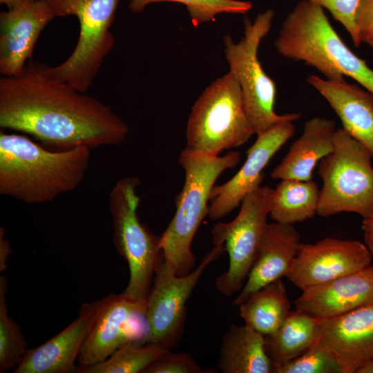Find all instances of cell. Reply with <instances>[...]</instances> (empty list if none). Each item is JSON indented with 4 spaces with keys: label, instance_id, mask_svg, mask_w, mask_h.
Returning a JSON list of instances; mask_svg holds the SVG:
<instances>
[{
    "label": "cell",
    "instance_id": "cell-1",
    "mask_svg": "<svg viewBox=\"0 0 373 373\" xmlns=\"http://www.w3.org/2000/svg\"><path fill=\"white\" fill-rule=\"evenodd\" d=\"M29 59L22 71L0 78V126L26 133L55 151L124 143L126 122L96 97L50 77Z\"/></svg>",
    "mask_w": 373,
    "mask_h": 373
},
{
    "label": "cell",
    "instance_id": "cell-2",
    "mask_svg": "<svg viewBox=\"0 0 373 373\" xmlns=\"http://www.w3.org/2000/svg\"><path fill=\"white\" fill-rule=\"evenodd\" d=\"M90 151H52L25 135L1 131L0 194L30 204L52 201L81 184Z\"/></svg>",
    "mask_w": 373,
    "mask_h": 373
},
{
    "label": "cell",
    "instance_id": "cell-3",
    "mask_svg": "<svg viewBox=\"0 0 373 373\" xmlns=\"http://www.w3.org/2000/svg\"><path fill=\"white\" fill-rule=\"evenodd\" d=\"M275 48L283 57L303 61L327 79L348 76L373 93V70L356 56L329 23L321 7L301 0L285 19Z\"/></svg>",
    "mask_w": 373,
    "mask_h": 373
},
{
    "label": "cell",
    "instance_id": "cell-4",
    "mask_svg": "<svg viewBox=\"0 0 373 373\" xmlns=\"http://www.w3.org/2000/svg\"><path fill=\"white\" fill-rule=\"evenodd\" d=\"M240 160V154L236 151L222 156L197 153L186 148L181 151L178 162L184 171V182L175 198L174 216L160 236L163 258L178 276L194 269L195 256L191 245L202 221L208 216V202L216 180Z\"/></svg>",
    "mask_w": 373,
    "mask_h": 373
},
{
    "label": "cell",
    "instance_id": "cell-5",
    "mask_svg": "<svg viewBox=\"0 0 373 373\" xmlns=\"http://www.w3.org/2000/svg\"><path fill=\"white\" fill-rule=\"evenodd\" d=\"M240 85L232 73L211 83L192 106L186 128V149L219 155L237 148L254 135Z\"/></svg>",
    "mask_w": 373,
    "mask_h": 373
},
{
    "label": "cell",
    "instance_id": "cell-6",
    "mask_svg": "<svg viewBox=\"0 0 373 373\" xmlns=\"http://www.w3.org/2000/svg\"><path fill=\"white\" fill-rule=\"evenodd\" d=\"M372 159L363 144L343 128L336 129L334 150L318 166L323 181L318 215L350 212L364 218L373 211Z\"/></svg>",
    "mask_w": 373,
    "mask_h": 373
},
{
    "label": "cell",
    "instance_id": "cell-7",
    "mask_svg": "<svg viewBox=\"0 0 373 373\" xmlns=\"http://www.w3.org/2000/svg\"><path fill=\"white\" fill-rule=\"evenodd\" d=\"M55 17L75 16L79 23L77 43L61 64L46 71L54 79L86 92L115 39L111 32L121 0H44Z\"/></svg>",
    "mask_w": 373,
    "mask_h": 373
},
{
    "label": "cell",
    "instance_id": "cell-8",
    "mask_svg": "<svg viewBox=\"0 0 373 373\" xmlns=\"http://www.w3.org/2000/svg\"><path fill=\"white\" fill-rule=\"evenodd\" d=\"M274 17V10L269 9L258 14L254 22L246 17L244 35L238 42L235 43L229 35L223 38L229 72L240 85L248 117L257 135L278 123L295 122L301 117L298 113L278 115L274 111L276 86L258 57L259 46L270 31Z\"/></svg>",
    "mask_w": 373,
    "mask_h": 373
},
{
    "label": "cell",
    "instance_id": "cell-9",
    "mask_svg": "<svg viewBox=\"0 0 373 373\" xmlns=\"http://www.w3.org/2000/svg\"><path fill=\"white\" fill-rule=\"evenodd\" d=\"M140 184L136 176L119 180L109 193L108 207L115 246L129 267V280L123 293L135 299H146L163 255L160 237L150 231L138 217Z\"/></svg>",
    "mask_w": 373,
    "mask_h": 373
},
{
    "label": "cell",
    "instance_id": "cell-10",
    "mask_svg": "<svg viewBox=\"0 0 373 373\" xmlns=\"http://www.w3.org/2000/svg\"><path fill=\"white\" fill-rule=\"evenodd\" d=\"M274 189L260 186L242 201L237 216L211 229L214 246L222 245L229 255L227 271L217 277L216 289L230 296L239 293L256 260L268 224Z\"/></svg>",
    "mask_w": 373,
    "mask_h": 373
},
{
    "label": "cell",
    "instance_id": "cell-11",
    "mask_svg": "<svg viewBox=\"0 0 373 373\" xmlns=\"http://www.w3.org/2000/svg\"><path fill=\"white\" fill-rule=\"evenodd\" d=\"M214 246L198 267L184 276H178L164 258L158 264L146 298V343L160 344L171 350L182 336L186 316V303L206 268L224 251Z\"/></svg>",
    "mask_w": 373,
    "mask_h": 373
},
{
    "label": "cell",
    "instance_id": "cell-12",
    "mask_svg": "<svg viewBox=\"0 0 373 373\" xmlns=\"http://www.w3.org/2000/svg\"><path fill=\"white\" fill-rule=\"evenodd\" d=\"M146 299H135L124 293L97 300L78 356L79 365L102 362L127 343H146Z\"/></svg>",
    "mask_w": 373,
    "mask_h": 373
},
{
    "label": "cell",
    "instance_id": "cell-13",
    "mask_svg": "<svg viewBox=\"0 0 373 373\" xmlns=\"http://www.w3.org/2000/svg\"><path fill=\"white\" fill-rule=\"evenodd\" d=\"M372 255L358 240L327 237L300 244L286 278L303 291L355 273L371 265Z\"/></svg>",
    "mask_w": 373,
    "mask_h": 373
},
{
    "label": "cell",
    "instance_id": "cell-14",
    "mask_svg": "<svg viewBox=\"0 0 373 373\" xmlns=\"http://www.w3.org/2000/svg\"><path fill=\"white\" fill-rule=\"evenodd\" d=\"M292 121H283L257 135L246 151L247 158L239 171L225 183L211 190L208 216L218 220L238 207L251 192L261 186L262 172L273 156L294 135Z\"/></svg>",
    "mask_w": 373,
    "mask_h": 373
},
{
    "label": "cell",
    "instance_id": "cell-15",
    "mask_svg": "<svg viewBox=\"0 0 373 373\" xmlns=\"http://www.w3.org/2000/svg\"><path fill=\"white\" fill-rule=\"evenodd\" d=\"M55 17L44 0H36L0 13V73L19 74L32 59L37 41Z\"/></svg>",
    "mask_w": 373,
    "mask_h": 373
},
{
    "label": "cell",
    "instance_id": "cell-16",
    "mask_svg": "<svg viewBox=\"0 0 373 373\" xmlns=\"http://www.w3.org/2000/svg\"><path fill=\"white\" fill-rule=\"evenodd\" d=\"M373 303V265L303 291L295 309L319 319L337 317Z\"/></svg>",
    "mask_w": 373,
    "mask_h": 373
},
{
    "label": "cell",
    "instance_id": "cell-17",
    "mask_svg": "<svg viewBox=\"0 0 373 373\" xmlns=\"http://www.w3.org/2000/svg\"><path fill=\"white\" fill-rule=\"evenodd\" d=\"M320 342L335 355L343 373H356L373 357V303L320 319Z\"/></svg>",
    "mask_w": 373,
    "mask_h": 373
},
{
    "label": "cell",
    "instance_id": "cell-18",
    "mask_svg": "<svg viewBox=\"0 0 373 373\" xmlns=\"http://www.w3.org/2000/svg\"><path fill=\"white\" fill-rule=\"evenodd\" d=\"M301 244L292 224L268 223L247 280L233 305L239 306L255 291L287 276Z\"/></svg>",
    "mask_w": 373,
    "mask_h": 373
},
{
    "label": "cell",
    "instance_id": "cell-19",
    "mask_svg": "<svg viewBox=\"0 0 373 373\" xmlns=\"http://www.w3.org/2000/svg\"><path fill=\"white\" fill-rule=\"evenodd\" d=\"M97 301L84 303L77 318L52 338L31 350L15 373H76L75 365L95 312Z\"/></svg>",
    "mask_w": 373,
    "mask_h": 373
},
{
    "label": "cell",
    "instance_id": "cell-20",
    "mask_svg": "<svg viewBox=\"0 0 373 373\" xmlns=\"http://www.w3.org/2000/svg\"><path fill=\"white\" fill-rule=\"evenodd\" d=\"M307 82L328 102L343 128L373 155V93L345 80L323 79L311 75Z\"/></svg>",
    "mask_w": 373,
    "mask_h": 373
},
{
    "label": "cell",
    "instance_id": "cell-21",
    "mask_svg": "<svg viewBox=\"0 0 373 373\" xmlns=\"http://www.w3.org/2000/svg\"><path fill=\"white\" fill-rule=\"evenodd\" d=\"M334 120L314 117L307 120L300 137L290 146L280 162L272 170L275 180H312L313 171L334 148Z\"/></svg>",
    "mask_w": 373,
    "mask_h": 373
},
{
    "label": "cell",
    "instance_id": "cell-22",
    "mask_svg": "<svg viewBox=\"0 0 373 373\" xmlns=\"http://www.w3.org/2000/svg\"><path fill=\"white\" fill-rule=\"evenodd\" d=\"M218 367L223 373L274 372L265 336L246 324L231 325L222 340Z\"/></svg>",
    "mask_w": 373,
    "mask_h": 373
},
{
    "label": "cell",
    "instance_id": "cell-23",
    "mask_svg": "<svg viewBox=\"0 0 373 373\" xmlns=\"http://www.w3.org/2000/svg\"><path fill=\"white\" fill-rule=\"evenodd\" d=\"M265 349L276 368L299 356L321 339L320 319L291 310L273 334L265 336Z\"/></svg>",
    "mask_w": 373,
    "mask_h": 373
},
{
    "label": "cell",
    "instance_id": "cell-24",
    "mask_svg": "<svg viewBox=\"0 0 373 373\" xmlns=\"http://www.w3.org/2000/svg\"><path fill=\"white\" fill-rule=\"evenodd\" d=\"M239 307L245 324L264 336L276 332L291 311L288 292L281 279L253 293Z\"/></svg>",
    "mask_w": 373,
    "mask_h": 373
},
{
    "label": "cell",
    "instance_id": "cell-25",
    "mask_svg": "<svg viewBox=\"0 0 373 373\" xmlns=\"http://www.w3.org/2000/svg\"><path fill=\"white\" fill-rule=\"evenodd\" d=\"M320 189L313 180H281L274 189L269 216L275 222L294 224L317 214Z\"/></svg>",
    "mask_w": 373,
    "mask_h": 373
},
{
    "label": "cell",
    "instance_id": "cell-26",
    "mask_svg": "<svg viewBox=\"0 0 373 373\" xmlns=\"http://www.w3.org/2000/svg\"><path fill=\"white\" fill-rule=\"evenodd\" d=\"M170 351L155 343H127L102 362L78 365L76 373H143L151 364Z\"/></svg>",
    "mask_w": 373,
    "mask_h": 373
},
{
    "label": "cell",
    "instance_id": "cell-27",
    "mask_svg": "<svg viewBox=\"0 0 373 373\" xmlns=\"http://www.w3.org/2000/svg\"><path fill=\"white\" fill-rule=\"evenodd\" d=\"M8 282L0 276V372L16 367L27 353L28 343L19 325L8 314Z\"/></svg>",
    "mask_w": 373,
    "mask_h": 373
},
{
    "label": "cell",
    "instance_id": "cell-28",
    "mask_svg": "<svg viewBox=\"0 0 373 373\" xmlns=\"http://www.w3.org/2000/svg\"><path fill=\"white\" fill-rule=\"evenodd\" d=\"M169 1L184 5L194 26L213 21L220 14H245L253 5L240 0H131L128 8L134 13L142 12L153 3Z\"/></svg>",
    "mask_w": 373,
    "mask_h": 373
},
{
    "label": "cell",
    "instance_id": "cell-29",
    "mask_svg": "<svg viewBox=\"0 0 373 373\" xmlns=\"http://www.w3.org/2000/svg\"><path fill=\"white\" fill-rule=\"evenodd\" d=\"M274 373H343L335 355L319 341L296 358L276 368Z\"/></svg>",
    "mask_w": 373,
    "mask_h": 373
},
{
    "label": "cell",
    "instance_id": "cell-30",
    "mask_svg": "<svg viewBox=\"0 0 373 373\" xmlns=\"http://www.w3.org/2000/svg\"><path fill=\"white\" fill-rule=\"evenodd\" d=\"M327 10L350 34L356 48L361 46L357 19L363 0H307Z\"/></svg>",
    "mask_w": 373,
    "mask_h": 373
},
{
    "label": "cell",
    "instance_id": "cell-31",
    "mask_svg": "<svg viewBox=\"0 0 373 373\" xmlns=\"http://www.w3.org/2000/svg\"><path fill=\"white\" fill-rule=\"evenodd\" d=\"M191 356L187 353H172L163 355L151 364L143 373H203Z\"/></svg>",
    "mask_w": 373,
    "mask_h": 373
},
{
    "label": "cell",
    "instance_id": "cell-32",
    "mask_svg": "<svg viewBox=\"0 0 373 373\" xmlns=\"http://www.w3.org/2000/svg\"><path fill=\"white\" fill-rule=\"evenodd\" d=\"M357 27L361 44L365 43L373 48V0H363Z\"/></svg>",
    "mask_w": 373,
    "mask_h": 373
},
{
    "label": "cell",
    "instance_id": "cell-33",
    "mask_svg": "<svg viewBox=\"0 0 373 373\" xmlns=\"http://www.w3.org/2000/svg\"><path fill=\"white\" fill-rule=\"evenodd\" d=\"M4 234V228L1 227L0 228V272H3L8 269V260L12 253L10 242L5 238Z\"/></svg>",
    "mask_w": 373,
    "mask_h": 373
},
{
    "label": "cell",
    "instance_id": "cell-34",
    "mask_svg": "<svg viewBox=\"0 0 373 373\" xmlns=\"http://www.w3.org/2000/svg\"><path fill=\"white\" fill-rule=\"evenodd\" d=\"M365 244L373 256V211L363 218L361 226Z\"/></svg>",
    "mask_w": 373,
    "mask_h": 373
},
{
    "label": "cell",
    "instance_id": "cell-35",
    "mask_svg": "<svg viewBox=\"0 0 373 373\" xmlns=\"http://www.w3.org/2000/svg\"><path fill=\"white\" fill-rule=\"evenodd\" d=\"M35 1L36 0H0V3L6 5L8 9H12Z\"/></svg>",
    "mask_w": 373,
    "mask_h": 373
},
{
    "label": "cell",
    "instance_id": "cell-36",
    "mask_svg": "<svg viewBox=\"0 0 373 373\" xmlns=\"http://www.w3.org/2000/svg\"><path fill=\"white\" fill-rule=\"evenodd\" d=\"M356 373H373V357L366 361Z\"/></svg>",
    "mask_w": 373,
    "mask_h": 373
}]
</instances>
